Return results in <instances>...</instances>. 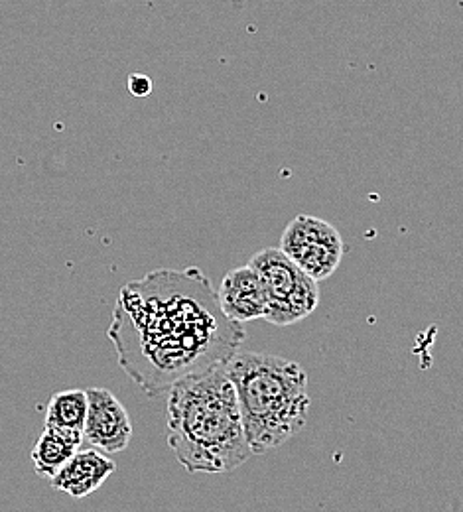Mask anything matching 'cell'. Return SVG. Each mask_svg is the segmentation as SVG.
<instances>
[{
	"mask_svg": "<svg viewBox=\"0 0 463 512\" xmlns=\"http://www.w3.org/2000/svg\"><path fill=\"white\" fill-rule=\"evenodd\" d=\"M243 428L253 455L284 446L298 436L312 406L306 371L284 357L237 351L227 361Z\"/></svg>",
	"mask_w": 463,
	"mask_h": 512,
	"instance_id": "obj_3",
	"label": "cell"
},
{
	"mask_svg": "<svg viewBox=\"0 0 463 512\" xmlns=\"http://www.w3.org/2000/svg\"><path fill=\"white\" fill-rule=\"evenodd\" d=\"M259 274L266 296L265 320L288 327L306 320L320 306V282L308 276L278 249H263L249 260Z\"/></svg>",
	"mask_w": 463,
	"mask_h": 512,
	"instance_id": "obj_4",
	"label": "cell"
},
{
	"mask_svg": "<svg viewBox=\"0 0 463 512\" xmlns=\"http://www.w3.org/2000/svg\"><path fill=\"white\" fill-rule=\"evenodd\" d=\"M127 87H129L133 97L144 99L152 93V79L144 73H131L129 79H127Z\"/></svg>",
	"mask_w": 463,
	"mask_h": 512,
	"instance_id": "obj_11",
	"label": "cell"
},
{
	"mask_svg": "<svg viewBox=\"0 0 463 512\" xmlns=\"http://www.w3.org/2000/svg\"><path fill=\"white\" fill-rule=\"evenodd\" d=\"M83 434L46 426L32 449L34 471L42 479H54L67 461L77 453Z\"/></svg>",
	"mask_w": 463,
	"mask_h": 512,
	"instance_id": "obj_9",
	"label": "cell"
},
{
	"mask_svg": "<svg viewBox=\"0 0 463 512\" xmlns=\"http://www.w3.org/2000/svg\"><path fill=\"white\" fill-rule=\"evenodd\" d=\"M107 335L121 369L150 398L227 363L247 337L243 323L225 316L198 266L154 270L127 282Z\"/></svg>",
	"mask_w": 463,
	"mask_h": 512,
	"instance_id": "obj_1",
	"label": "cell"
},
{
	"mask_svg": "<svg viewBox=\"0 0 463 512\" xmlns=\"http://www.w3.org/2000/svg\"><path fill=\"white\" fill-rule=\"evenodd\" d=\"M89 410L83 440L103 453L125 451L133 438V422L127 408L107 388H87Z\"/></svg>",
	"mask_w": 463,
	"mask_h": 512,
	"instance_id": "obj_6",
	"label": "cell"
},
{
	"mask_svg": "<svg viewBox=\"0 0 463 512\" xmlns=\"http://www.w3.org/2000/svg\"><path fill=\"white\" fill-rule=\"evenodd\" d=\"M168 446L188 473H229L253 455L227 363L170 388Z\"/></svg>",
	"mask_w": 463,
	"mask_h": 512,
	"instance_id": "obj_2",
	"label": "cell"
},
{
	"mask_svg": "<svg viewBox=\"0 0 463 512\" xmlns=\"http://www.w3.org/2000/svg\"><path fill=\"white\" fill-rule=\"evenodd\" d=\"M87 410H89L87 390H79V388L60 390L48 402L46 426L83 434Z\"/></svg>",
	"mask_w": 463,
	"mask_h": 512,
	"instance_id": "obj_10",
	"label": "cell"
},
{
	"mask_svg": "<svg viewBox=\"0 0 463 512\" xmlns=\"http://www.w3.org/2000/svg\"><path fill=\"white\" fill-rule=\"evenodd\" d=\"M221 310L237 323L265 320L266 296L263 282L253 266H239L225 274L217 292Z\"/></svg>",
	"mask_w": 463,
	"mask_h": 512,
	"instance_id": "obj_7",
	"label": "cell"
},
{
	"mask_svg": "<svg viewBox=\"0 0 463 512\" xmlns=\"http://www.w3.org/2000/svg\"><path fill=\"white\" fill-rule=\"evenodd\" d=\"M115 471L117 465L107 453L99 449H83L67 461L54 479H50V485L73 499H85L101 489Z\"/></svg>",
	"mask_w": 463,
	"mask_h": 512,
	"instance_id": "obj_8",
	"label": "cell"
},
{
	"mask_svg": "<svg viewBox=\"0 0 463 512\" xmlns=\"http://www.w3.org/2000/svg\"><path fill=\"white\" fill-rule=\"evenodd\" d=\"M280 251L316 282H324L339 268L345 243L328 221L314 215H298L284 229Z\"/></svg>",
	"mask_w": 463,
	"mask_h": 512,
	"instance_id": "obj_5",
	"label": "cell"
}]
</instances>
